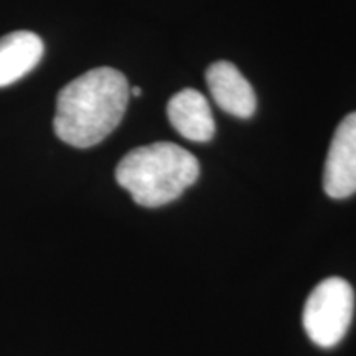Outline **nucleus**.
<instances>
[{
  "label": "nucleus",
  "mask_w": 356,
  "mask_h": 356,
  "mask_svg": "<svg viewBox=\"0 0 356 356\" xmlns=\"http://www.w3.org/2000/svg\"><path fill=\"white\" fill-rule=\"evenodd\" d=\"M129 96L131 88L121 71L108 66L86 71L58 95L55 134L76 149L99 144L122 121Z\"/></svg>",
  "instance_id": "f257e3e1"
},
{
  "label": "nucleus",
  "mask_w": 356,
  "mask_h": 356,
  "mask_svg": "<svg viewBox=\"0 0 356 356\" xmlns=\"http://www.w3.org/2000/svg\"><path fill=\"white\" fill-rule=\"evenodd\" d=\"M198 177L197 157L173 142L137 147L115 168L118 184L145 208H159L180 198Z\"/></svg>",
  "instance_id": "f03ea898"
},
{
  "label": "nucleus",
  "mask_w": 356,
  "mask_h": 356,
  "mask_svg": "<svg viewBox=\"0 0 356 356\" xmlns=\"http://www.w3.org/2000/svg\"><path fill=\"white\" fill-rule=\"evenodd\" d=\"M355 309L353 289L345 279L330 277L312 291L304 309L307 335L320 348H332L348 332Z\"/></svg>",
  "instance_id": "7ed1b4c3"
},
{
  "label": "nucleus",
  "mask_w": 356,
  "mask_h": 356,
  "mask_svg": "<svg viewBox=\"0 0 356 356\" xmlns=\"http://www.w3.org/2000/svg\"><path fill=\"white\" fill-rule=\"evenodd\" d=\"M323 190L330 198L356 193V113L338 124L323 168Z\"/></svg>",
  "instance_id": "20e7f679"
},
{
  "label": "nucleus",
  "mask_w": 356,
  "mask_h": 356,
  "mask_svg": "<svg viewBox=\"0 0 356 356\" xmlns=\"http://www.w3.org/2000/svg\"><path fill=\"white\" fill-rule=\"evenodd\" d=\"M210 95L220 108L234 118L249 119L256 113L254 89L229 61H215L207 70Z\"/></svg>",
  "instance_id": "39448f33"
},
{
  "label": "nucleus",
  "mask_w": 356,
  "mask_h": 356,
  "mask_svg": "<svg viewBox=\"0 0 356 356\" xmlns=\"http://www.w3.org/2000/svg\"><path fill=\"white\" fill-rule=\"evenodd\" d=\"M168 121L181 137L191 142H208L216 126L207 97L197 89L185 88L168 101Z\"/></svg>",
  "instance_id": "423d86ee"
},
{
  "label": "nucleus",
  "mask_w": 356,
  "mask_h": 356,
  "mask_svg": "<svg viewBox=\"0 0 356 356\" xmlns=\"http://www.w3.org/2000/svg\"><path fill=\"white\" fill-rule=\"evenodd\" d=\"M44 51L42 38L33 32H12L0 38V88L24 78L40 63Z\"/></svg>",
  "instance_id": "0eeeda50"
},
{
  "label": "nucleus",
  "mask_w": 356,
  "mask_h": 356,
  "mask_svg": "<svg viewBox=\"0 0 356 356\" xmlns=\"http://www.w3.org/2000/svg\"><path fill=\"white\" fill-rule=\"evenodd\" d=\"M131 95L136 96V97H139V96H142V89H140L139 86L132 88V89H131Z\"/></svg>",
  "instance_id": "6e6552de"
}]
</instances>
